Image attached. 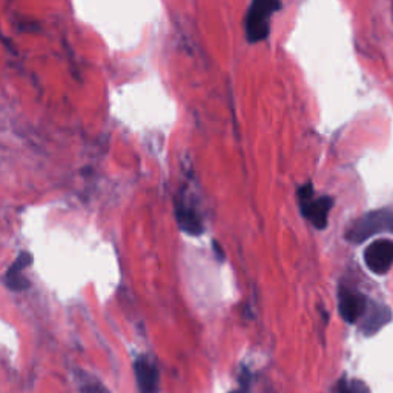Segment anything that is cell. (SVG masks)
<instances>
[{
  "instance_id": "1",
  "label": "cell",
  "mask_w": 393,
  "mask_h": 393,
  "mask_svg": "<svg viewBox=\"0 0 393 393\" xmlns=\"http://www.w3.org/2000/svg\"><path fill=\"white\" fill-rule=\"evenodd\" d=\"M378 234H393V208L370 210L357 218L346 230V240L359 245Z\"/></svg>"
},
{
  "instance_id": "2",
  "label": "cell",
  "mask_w": 393,
  "mask_h": 393,
  "mask_svg": "<svg viewBox=\"0 0 393 393\" xmlns=\"http://www.w3.org/2000/svg\"><path fill=\"white\" fill-rule=\"evenodd\" d=\"M281 4L277 0H254L247 8L245 31L249 44H258L267 39L270 31V17L274 16Z\"/></svg>"
},
{
  "instance_id": "3",
  "label": "cell",
  "mask_w": 393,
  "mask_h": 393,
  "mask_svg": "<svg viewBox=\"0 0 393 393\" xmlns=\"http://www.w3.org/2000/svg\"><path fill=\"white\" fill-rule=\"evenodd\" d=\"M298 205L303 217L309 221V223L322 230L329 225V214L332 208H334L335 200L325 195V197H315V190L312 183H306L297 190Z\"/></svg>"
},
{
  "instance_id": "4",
  "label": "cell",
  "mask_w": 393,
  "mask_h": 393,
  "mask_svg": "<svg viewBox=\"0 0 393 393\" xmlns=\"http://www.w3.org/2000/svg\"><path fill=\"white\" fill-rule=\"evenodd\" d=\"M369 307V300L355 290L354 287H349L346 285H341L338 289V309L340 315L349 325H355L362 317H364L366 310Z\"/></svg>"
},
{
  "instance_id": "5",
  "label": "cell",
  "mask_w": 393,
  "mask_h": 393,
  "mask_svg": "<svg viewBox=\"0 0 393 393\" xmlns=\"http://www.w3.org/2000/svg\"><path fill=\"white\" fill-rule=\"evenodd\" d=\"M364 263L377 275H386L393 266V241L375 240L364 250Z\"/></svg>"
},
{
  "instance_id": "6",
  "label": "cell",
  "mask_w": 393,
  "mask_h": 393,
  "mask_svg": "<svg viewBox=\"0 0 393 393\" xmlns=\"http://www.w3.org/2000/svg\"><path fill=\"white\" fill-rule=\"evenodd\" d=\"M136 382L140 393H160V370L148 357H138L134 361Z\"/></svg>"
},
{
  "instance_id": "7",
  "label": "cell",
  "mask_w": 393,
  "mask_h": 393,
  "mask_svg": "<svg viewBox=\"0 0 393 393\" xmlns=\"http://www.w3.org/2000/svg\"><path fill=\"white\" fill-rule=\"evenodd\" d=\"M175 217L180 228L189 235H201L203 233V220L194 203H189L186 197H180L175 201Z\"/></svg>"
},
{
  "instance_id": "8",
  "label": "cell",
  "mask_w": 393,
  "mask_h": 393,
  "mask_svg": "<svg viewBox=\"0 0 393 393\" xmlns=\"http://www.w3.org/2000/svg\"><path fill=\"white\" fill-rule=\"evenodd\" d=\"M33 263V255L29 252H20L14 263L9 266L4 281L8 289L14 292H22L29 286V281L25 277V270Z\"/></svg>"
},
{
  "instance_id": "9",
  "label": "cell",
  "mask_w": 393,
  "mask_h": 393,
  "mask_svg": "<svg viewBox=\"0 0 393 393\" xmlns=\"http://www.w3.org/2000/svg\"><path fill=\"white\" fill-rule=\"evenodd\" d=\"M361 320H362V322H361L362 334L370 337V335L378 334V332L387 325V322L392 320V312L384 305L369 301V307L366 310L364 317H362Z\"/></svg>"
},
{
  "instance_id": "10",
  "label": "cell",
  "mask_w": 393,
  "mask_h": 393,
  "mask_svg": "<svg viewBox=\"0 0 393 393\" xmlns=\"http://www.w3.org/2000/svg\"><path fill=\"white\" fill-rule=\"evenodd\" d=\"M338 393H370L369 387L358 379H341L338 384Z\"/></svg>"
},
{
  "instance_id": "11",
  "label": "cell",
  "mask_w": 393,
  "mask_h": 393,
  "mask_svg": "<svg viewBox=\"0 0 393 393\" xmlns=\"http://www.w3.org/2000/svg\"><path fill=\"white\" fill-rule=\"evenodd\" d=\"M82 392L83 393H109L100 382H88V384H85L82 387Z\"/></svg>"
},
{
  "instance_id": "12",
  "label": "cell",
  "mask_w": 393,
  "mask_h": 393,
  "mask_svg": "<svg viewBox=\"0 0 393 393\" xmlns=\"http://www.w3.org/2000/svg\"><path fill=\"white\" fill-rule=\"evenodd\" d=\"M214 250H217V254H218V260H225V254H223V250H220V246L217 241H214Z\"/></svg>"
},
{
  "instance_id": "13",
  "label": "cell",
  "mask_w": 393,
  "mask_h": 393,
  "mask_svg": "<svg viewBox=\"0 0 393 393\" xmlns=\"http://www.w3.org/2000/svg\"><path fill=\"white\" fill-rule=\"evenodd\" d=\"M245 387H247V384H243V387H241L240 390H233V392H230V393H246L247 390H246Z\"/></svg>"
}]
</instances>
